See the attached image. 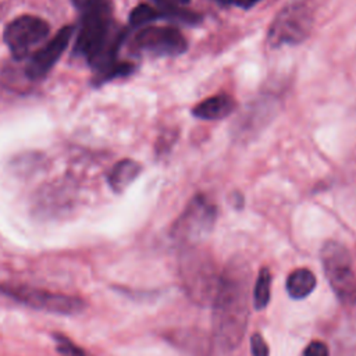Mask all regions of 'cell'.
I'll list each match as a JSON object with an SVG mask.
<instances>
[{"instance_id": "10", "label": "cell", "mask_w": 356, "mask_h": 356, "mask_svg": "<svg viewBox=\"0 0 356 356\" xmlns=\"http://www.w3.org/2000/svg\"><path fill=\"white\" fill-rule=\"evenodd\" d=\"M235 107L236 103L229 95H216L197 103L192 113L200 120H221L229 115Z\"/></svg>"}, {"instance_id": "12", "label": "cell", "mask_w": 356, "mask_h": 356, "mask_svg": "<svg viewBox=\"0 0 356 356\" xmlns=\"http://www.w3.org/2000/svg\"><path fill=\"white\" fill-rule=\"evenodd\" d=\"M316 277L307 268H296L286 278V291L293 299H303L316 288Z\"/></svg>"}, {"instance_id": "16", "label": "cell", "mask_w": 356, "mask_h": 356, "mask_svg": "<svg viewBox=\"0 0 356 356\" xmlns=\"http://www.w3.org/2000/svg\"><path fill=\"white\" fill-rule=\"evenodd\" d=\"M250 349L252 356H268V346L259 332H254L250 337Z\"/></svg>"}, {"instance_id": "21", "label": "cell", "mask_w": 356, "mask_h": 356, "mask_svg": "<svg viewBox=\"0 0 356 356\" xmlns=\"http://www.w3.org/2000/svg\"><path fill=\"white\" fill-rule=\"evenodd\" d=\"M214 1H217V3H220V4H225V0H214Z\"/></svg>"}, {"instance_id": "15", "label": "cell", "mask_w": 356, "mask_h": 356, "mask_svg": "<svg viewBox=\"0 0 356 356\" xmlns=\"http://www.w3.org/2000/svg\"><path fill=\"white\" fill-rule=\"evenodd\" d=\"M54 341H56V345H57V350L63 356H89L86 352H83L79 346H76L74 342H71L64 335L56 334Z\"/></svg>"}, {"instance_id": "13", "label": "cell", "mask_w": 356, "mask_h": 356, "mask_svg": "<svg viewBox=\"0 0 356 356\" xmlns=\"http://www.w3.org/2000/svg\"><path fill=\"white\" fill-rule=\"evenodd\" d=\"M270 286H271V274L267 267L260 268L259 275L254 282V289H253V305L254 309L261 310L264 309L268 302H270Z\"/></svg>"}, {"instance_id": "18", "label": "cell", "mask_w": 356, "mask_h": 356, "mask_svg": "<svg viewBox=\"0 0 356 356\" xmlns=\"http://www.w3.org/2000/svg\"><path fill=\"white\" fill-rule=\"evenodd\" d=\"M260 0H225V4L236 6L239 8H250V7H253Z\"/></svg>"}, {"instance_id": "17", "label": "cell", "mask_w": 356, "mask_h": 356, "mask_svg": "<svg viewBox=\"0 0 356 356\" xmlns=\"http://www.w3.org/2000/svg\"><path fill=\"white\" fill-rule=\"evenodd\" d=\"M303 356H328V348L321 341H312L306 346Z\"/></svg>"}, {"instance_id": "9", "label": "cell", "mask_w": 356, "mask_h": 356, "mask_svg": "<svg viewBox=\"0 0 356 356\" xmlns=\"http://www.w3.org/2000/svg\"><path fill=\"white\" fill-rule=\"evenodd\" d=\"M74 31V25L63 26L49 42H46L31 56L25 67V74L29 79H42L49 74L67 49Z\"/></svg>"}, {"instance_id": "8", "label": "cell", "mask_w": 356, "mask_h": 356, "mask_svg": "<svg viewBox=\"0 0 356 356\" xmlns=\"http://www.w3.org/2000/svg\"><path fill=\"white\" fill-rule=\"evenodd\" d=\"M50 25L36 15H21L4 28V43L15 60L26 58L49 35Z\"/></svg>"}, {"instance_id": "5", "label": "cell", "mask_w": 356, "mask_h": 356, "mask_svg": "<svg viewBox=\"0 0 356 356\" xmlns=\"http://www.w3.org/2000/svg\"><path fill=\"white\" fill-rule=\"evenodd\" d=\"M0 293L28 307L64 316L79 313L85 307L81 298L50 292L25 284H0Z\"/></svg>"}, {"instance_id": "6", "label": "cell", "mask_w": 356, "mask_h": 356, "mask_svg": "<svg viewBox=\"0 0 356 356\" xmlns=\"http://www.w3.org/2000/svg\"><path fill=\"white\" fill-rule=\"evenodd\" d=\"M188 43L178 28L143 26L132 39V50L136 54L150 57H175L186 51Z\"/></svg>"}, {"instance_id": "3", "label": "cell", "mask_w": 356, "mask_h": 356, "mask_svg": "<svg viewBox=\"0 0 356 356\" xmlns=\"http://www.w3.org/2000/svg\"><path fill=\"white\" fill-rule=\"evenodd\" d=\"M314 22V4L312 0L288 1L273 21L267 40L271 47L298 44L303 42Z\"/></svg>"}, {"instance_id": "19", "label": "cell", "mask_w": 356, "mask_h": 356, "mask_svg": "<svg viewBox=\"0 0 356 356\" xmlns=\"http://www.w3.org/2000/svg\"><path fill=\"white\" fill-rule=\"evenodd\" d=\"M71 1H72V4L75 6L76 10H81V8H83V7L89 6V4H92V3H95V1H97V0H71Z\"/></svg>"}, {"instance_id": "7", "label": "cell", "mask_w": 356, "mask_h": 356, "mask_svg": "<svg viewBox=\"0 0 356 356\" xmlns=\"http://www.w3.org/2000/svg\"><path fill=\"white\" fill-rule=\"evenodd\" d=\"M216 207L202 195L195 196L178 220L174 222L171 235L184 243H195L203 239L214 225Z\"/></svg>"}, {"instance_id": "11", "label": "cell", "mask_w": 356, "mask_h": 356, "mask_svg": "<svg viewBox=\"0 0 356 356\" xmlns=\"http://www.w3.org/2000/svg\"><path fill=\"white\" fill-rule=\"evenodd\" d=\"M139 172L140 164L138 161L124 159L111 168L108 174V184L114 192H124L136 179Z\"/></svg>"}, {"instance_id": "1", "label": "cell", "mask_w": 356, "mask_h": 356, "mask_svg": "<svg viewBox=\"0 0 356 356\" xmlns=\"http://www.w3.org/2000/svg\"><path fill=\"white\" fill-rule=\"evenodd\" d=\"M252 270L243 259L231 260L221 271L213 300V334L224 350L235 349L243 339L250 296Z\"/></svg>"}, {"instance_id": "20", "label": "cell", "mask_w": 356, "mask_h": 356, "mask_svg": "<svg viewBox=\"0 0 356 356\" xmlns=\"http://www.w3.org/2000/svg\"><path fill=\"white\" fill-rule=\"evenodd\" d=\"M168 1H171V3H174V4H188L191 0H168Z\"/></svg>"}, {"instance_id": "4", "label": "cell", "mask_w": 356, "mask_h": 356, "mask_svg": "<svg viewBox=\"0 0 356 356\" xmlns=\"http://www.w3.org/2000/svg\"><path fill=\"white\" fill-rule=\"evenodd\" d=\"M321 261L337 298L348 306H356V274L348 249L338 242H325L321 249Z\"/></svg>"}, {"instance_id": "2", "label": "cell", "mask_w": 356, "mask_h": 356, "mask_svg": "<svg viewBox=\"0 0 356 356\" xmlns=\"http://www.w3.org/2000/svg\"><path fill=\"white\" fill-rule=\"evenodd\" d=\"M178 266L182 286L192 302L211 305L221 277L213 259L206 252L189 248L182 252Z\"/></svg>"}, {"instance_id": "14", "label": "cell", "mask_w": 356, "mask_h": 356, "mask_svg": "<svg viewBox=\"0 0 356 356\" xmlns=\"http://www.w3.org/2000/svg\"><path fill=\"white\" fill-rule=\"evenodd\" d=\"M163 14L156 6L150 4H139L136 6L129 15V26L131 28H143L147 26L150 22L161 19Z\"/></svg>"}]
</instances>
